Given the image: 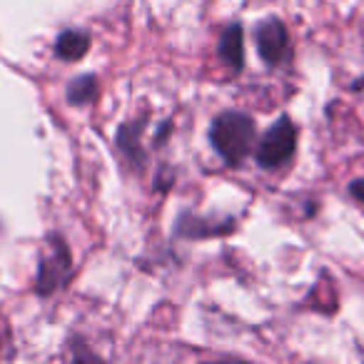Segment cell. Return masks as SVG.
<instances>
[{
	"mask_svg": "<svg viewBox=\"0 0 364 364\" xmlns=\"http://www.w3.org/2000/svg\"><path fill=\"white\" fill-rule=\"evenodd\" d=\"M208 140L213 150L223 157L225 165L237 167L250 152L255 150L257 142V127L250 115L240 110H225L215 115L213 125H210Z\"/></svg>",
	"mask_w": 364,
	"mask_h": 364,
	"instance_id": "obj_1",
	"label": "cell"
},
{
	"mask_svg": "<svg viewBox=\"0 0 364 364\" xmlns=\"http://www.w3.org/2000/svg\"><path fill=\"white\" fill-rule=\"evenodd\" d=\"M73 274V252L68 247L65 237L60 232H48L46 237V252L41 255V264H38L36 274V292L43 297H50Z\"/></svg>",
	"mask_w": 364,
	"mask_h": 364,
	"instance_id": "obj_2",
	"label": "cell"
},
{
	"mask_svg": "<svg viewBox=\"0 0 364 364\" xmlns=\"http://www.w3.org/2000/svg\"><path fill=\"white\" fill-rule=\"evenodd\" d=\"M294 150H297V127L292 117L282 115L269 125L262 140L255 145V160L264 170H277L292 160Z\"/></svg>",
	"mask_w": 364,
	"mask_h": 364,
	"instance_id": "obj_3",
	"label": "cell"
},
{
	"mask_svg": "<svg viewBox=\"0 0 364 364\" xmlns=\"http://www.w3.org/2000/svg\"><path fill=\"white\" fill-rule=\"evenodd\" d=\"M255 41H257L259 55L269 68L284 63V58L289 55V33L279 18H267L259 23L255 31Z\"/></svg>",
	"mask_w": 364,
	"mask_h": 364,
	"instance_id": "obj_4",
	"label": "cell"
},
{
	"mask_svg": "<svg viewBox=\"0 0 364 364\" xmlns=\"http://www.w3.org/2000/svg\"><path fill=\"white\" fill-rule=\"evenodd\" d=\"M235 230V220H205L195 218L193 213H185L177 218L175 235H182L188 240H200V237H215V235H228Z\"/></svg>",
	"mask_w": 364,
	"mask_h": 364,
	"instance_id": "obj_5",
	"label": "cell"
},
{
	"mask_svg": "<svg viewBox=\"0 0 364 364\" xmlns=\"http://www.w3.org/2000/svg\"><path fill=\"white\" fill-rule=\"evenodd\" d=\"M90 50V33L68 28L55 38V55L65 63H77Z\"/></svg>",
	"mask_w": 364,
	"mask_h": 364,
	"instance_id": "obj_6",
	"label": "cell"
},
{
	"mask_svg": "<svg viewBox=\"0 0 364 364\" xmlns=\"http://www.w3.org/2000/svg\"><path fill=\"white\" fill-rule=\"evenodd\" d=\"M220 58L228 63L232 70L245 68V33L240 23H230L220 36Z\"/></svg>",
	"mask_w": 364,
	"mask_h": 364,
	"instance_id": "obj_7",
	"label": "cell"
},
{
	"mask_svg": "<svg viewBox=\"0 0 364 364\" xmlns=\"http://www.w3.org/2000/svg\"><path fill=\"white\" fill-rule=\"evenodd\" d=\"M142 130H145V122L135 120V122H125L117 130V147L120 152L132 162V165H142L145 162V150H142Z\"/></svg>",
	"mask_w": 364,
	"mask_h": 364,
	"instance_id": "obj_8",
	"label": "cell"
},
{
	"mask_svg": "<svg viewBox=\"0 0 364 364\" xmlns=\"http://www.w3.org/2000/svg\"><path fill=\"white\" fill-rule=\"evenodd\" d=\"M97 95H100V85H97V77L92 73L73 77L65 90V97L70 105H90L92 100H97Z\"/></svg>",
	"mask_w": 364,
	"mask_h": 364,
	"instance_id": "obj_9",
	"label": "cell"
},
{
	"mask_svg": "<svg viewBox=\"0 0 364 364\" xmlns=\"http://www.w3.org/2000/svg\"><path fill=\"white\" fill-rule=\"evenodd\" d=\"M349 195H352L354 200H359V203H364V177L352 180V185H349Z\"/></svg>",
	"mask_w": 364,
	"mask_h": 364,
	"instance_id": "obj_10",
	"label": "cell"
}]
</instances>
